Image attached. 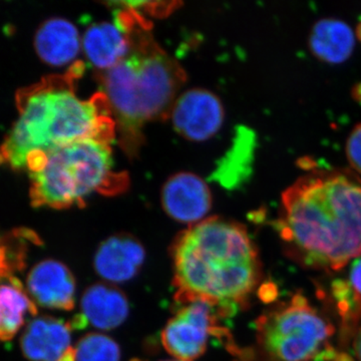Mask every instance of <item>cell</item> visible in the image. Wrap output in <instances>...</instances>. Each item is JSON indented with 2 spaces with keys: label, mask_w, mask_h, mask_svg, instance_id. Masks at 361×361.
Returning a JSON list of instances; mask_svg holds the SVG:
<instances>
[{
  "label": "cell",
  "mask_w": 361,
  "mask_h": 361,
  "mask_svg": "<svg viewBox=\"0 0 361 361\" xmlns=\"http://www.w3.org/2000/svg\"><path fill=\"white\" fill-rule=\"evenodd\" d=\"M161 206L169 217L193 226L205 220L212 208V194L201 177L190 172L169 178L161 194Z\"/></svg>",
  "instance_id": "cell-9"
},
{
  "label": "cell",
  "mask_w": 361,
  "mask_h": 361,
  "mask_svg": "<svg viewBox=\"0 0 361 361\" xmlns=\"http://www.w3.org/2000/svg\"><path fill=\"white\" fill-rule=\"evenodd\" d=\"M276 228L299 262L341 269L361 254V178L343 169H307L282 193Z\"/></svg>",
  "instance_id": "cell-1"
},
{
  "label": "cell",
  "mask_w": 361,
  "mask_h": 361,
  "mask_svg": "<svg viewBox=\"0 0 361 361\" xmlns=\"http://www.w3.org/2000/svg\"><path fill=\"white\" fill-rule=\"evenodd\" d=\"M350 286L358 298L361 299V259L353 265L351 269Z\"/></svg>",
  "instance_id": "cell-21"
},
{
  "label": "cell",
  "mask_w": 361,
  "mask_h": 361,
  "mask_svg": "<svg viewBox=\"0 0 361 361\" xmlns=\"http://www.w3.org/2000/svg\"><path fill=\"white\" fill-rule=\"evenodd\" d=\"M80 308L85 323L102 330L121 326L130 312L125 294L110 284L103 283L92 285L85 291Z\"/></svg>",
  "instance_id": "cell-16"
},
{
  "label": "cell",
  "mask_w": 361,
  "mask_h": 361,
  "mask_svg": "<svg viewBox=\"0 0 361 361\" xmlns=\"http://www.w3.org/2000/svg\"><path fill=\"white\" fill-rule=\"evenodd\" d=\"M355 33L356 37L361 42V18L360 21H358L357 26H356Z\"/></svg>",
  "instance_id": "cell-23"
},
{
  "label": "cell",
  "mask_w": 361,
  "mask_h": 361,
  "mask_svg": "<svg viewBox=\"0 0 361 361\" xmlns=\"http://www.w3.org/2000/svg\"><path fill=\"white\" fill-rule=\"evenodd\" d=\"M71 327L52 316H39L26 324L20 338V348L30 361H61L71 346Z\"/></svg>",
  "instance_id": "cell-11"
},
{
  "label": "cell",
  "mask_w": 361,
  "mask_h": 361,
  "mask_svg": "<svg viewBox=\"0 0 361 361\" xmlns=\"http://www.w3.org/2000/svg\"><path fill=\"white\" fill-rule=\"evenodd\" d=\"M146 251L139 240L129 234L114 235L97 248L94 266L97 275L111 283L130 281L141 270Z\"/></svg>",
  "instance_id": "cell-13"
},
{
  "label": "cell",
  "mask_w": 361,
  "mask_h": 361,
  "mask_svg": "<svg viewBox=\"0 0 361 361\" xmlns=\"http://www.w3.org/2000/svg\"><path fill=\"white\" fill-rule=\"evenodd\" d=\"M130 49L123 20L92 23L82 35V54L90 66L104 73L128 58Z\"/></svg>",
  "instance_id": "cell-12"
},
{
  "label": "cell",
  "mask_w": 361,
  "mask_h": 361,
  "mask_svg": "<svg viewBox=\"0 0 361 361\" xmlns=\"http://www.w3.org/2000/svg\"><path fill=\"white\" fill-rule=\"evenodd\" d=\"M177 65L161 51L130 52L104 71L103 99L127 130H137L171 110L180 85Z\"/></svg>",
  "instance_id": "cell-5"
},
{
  "label": "cell",
  "mask_w": 361,
  "mask_h": 361,
  "mask_svg": "<svg viewBox=\"0 0 361 361\" xmlns=\"http://www.w3.org/2000/svg\"><path fill=\"white\" fill-rule=\"evenodd\" d=\"M26 291L35 305L47 310L71 311L75 307V276L68 266L54 259L33 266L26 277Z\"/></svg>",
  "instance_id": "cell-10"
},
{
  "label": "cell",
  "mask_w": 361,
  "mask_h": 361,
  "mask_svg": "<svg viewBox=\"0 0 361 361\" xmlns=\"http://www.w3.org/2000/svg\"><path fill=\"white\" fill-rule=\"evenodd\" d=\"M345 156L351 171L361 176V123L349 133L345 142Z\"/></svg>",
  "instance_id": "cell-19"
},
{
  "label": "cell",
  "mask_w": 361,
  "mask_h": 361,
  "mask_svg": "<svg viewBox=\"0 0 361 361\" xmlns=\"http://www.w3.org/2000/svg\"><path fill=\"white\" fill-rule=\"evenodd\" d=\"M164 361H182V360H164Z\"/></svg>",
  "instance_id": "cell-24"
},
{
  "label": "cell",
  "mask_w": 361,
  "mask_h": 361,
  "mask_svg": "<svg viewBox=\"0 0 361 361\" xmlns=\"http://www.w3.org/2000/svg\"><path fill=\"white\" fill-rule=\"evenodd\" d=\"M356 39L355 30L345 21L323 18L311 27L307 44L313 56L322 63L341 65L353 56Z\"/></svg>",
  "instance_id": "cell-15"
},
{
  "label": "cell",
  "mask_w": 361,
  "mask_h": 361,
  "mask_svg": "<svg viewBox=\"0 0 361 361\" xmlns=\"http://www.w3.org/2000/svg\"><path fill=\"white\" fill-rule=\"evenodd\" d=\"M35 51L47 65L54 68L73 65L82 54V35L77 26L63 18L44 21L35 32Z\"/></svg>",
  "instance_id": "cell-14"
},
{
  "label": "cell",
  "mask_w": 361,
  "mask_h": 361,
  "mask_svg": "<svg viewBox=\"0 0 361 361\" xmlns=\"http://www.w3.org/2000/svg\"><path fill=\"white\" fill-rule=\"evenodd\" d=\"M353 350L358 361H361V326L355 332V336L353 338Z\"/></svg>",
  "instance_id": "cell-22"
},
{
  "label": "cell",
  "mask_w": 361,
  "mask_h": 361,
  "mask_svg": "<svg viewBox=\"0 0 361 361\" xmlns=\"http://www.w3.org/2000/svg\"><path fill=\"white\" fill-rule=\"evenodd\" d=\"M18 116L0 145V166L26 171L52 149L90 137L111 139L113 121L101 97L85 99L65 78H49L16 92Z\"/></svg>",
  "instance_id": "cell-3"
},
{
  "label": "cell",
  "mask_w": 361,
  "mask_h": 361,
  "mask_svg": "<svg viewBox=\"0 0 361 361\" xmlns=\"http://www.w3.org/2000/svg\"><path fill=\"white\" fill-rule=\"evenodd\" d=\"M32 206L66 209L80 205L113 182L110 140L90 137L59 147L26 168Z\"/></svg>",
  "instance_id": "cell-4"
},
{
  "label": "cell",
  "mask_w": 361,
  "mask_h": 361,
  "mask_svg": "<svg viewBox=\"0 0 361 361\" xmlns=\"http://www.w3.org/2000/svg\"><path fill=\"white\" fill-rule=\"evenodd\" d=\"M75 349V361H121L120 346L104 334H87Z\"/></svg>",
  "instance_id": "cell-18"
},
{
  "label": "cell",
  "mask_w": 361,
  "mask_h": 361,
  "mask_svg": "<svg viewBox=\"0 0 361 361\" xmlns=\"http://www.w3.org/2000/svg\"><path fill=\"white\" fill-rule=\"evenodd\" d=\"M197 300L185 304L161 331V344L176 360L193 361L206 351L210 334L217 330L216 311Z\"/></svg>",
  "instance_id": "cell-7"
},
{
  "label": "cell",
  "mask_w": 361,
  "mask_h": 361,
  "mask_svg": "<svg viewBox=\"0 0 361 361\" xmlns=\"http://www.w3.org/2000/svg\"><path fill=\"white\" fill-rule=\"evenodd\" d=\"M178 134L193 142H205L222 129L225 110L219 97L210 90L191 89L177 97L170 110Z\"/></svg>",
  "instance_id": "cell-8"
},
{
  "label": "cell",
  "mask_w": 361,
  "mask_h": 361,
  "mask_svg": "<svg viewBox=\"0 0 361 361\" xmlns=\"http://www.w3.org/2000/svg\"><path fill=\"white\" fill-rule=\"evenodd\" d=\"M176 299L204 301L221 315L243 304L261 278L257 249L244 226L209 218L180 233L171 248Z\"/></svg>",
  "instance_id": "cell-2"
},
{
  "label": "cell",
  "mask_w": 361,
  "mask_h": 361,
  "mask_svg": "<svg viewBox=\"0 0 361 361\" xmlns=\"http://www.w3.org/2000/svg\"><path fill=\"white\" fill-rule=\"evenodd\" d=\"M37 313V305L18 278L0 284V341H13L25 326L26 316Z\"/></svg>",
  "instance_id": "cell-17"
},
{
  "label": "cell",
  "mask_w": 361,
  "mask_h": 361,
  "mask_svg": "<svg viewBox=\"0 0 361 361\" xmlns=\"http://www.w3.org/2000/svg\"><path fill=\"white\" fill-rule=\"evenodd\" d=\"M23 266V257L13 254L6 241H0V281L13 276L14 271Z\"/></svg>",
  "instance_id": "cell-20"
},
{
  "label": "cell",
  "mask_w": 361,
  "mask_h": 361,
  "mask_svg": "<svg viewBox=\"0 0 361 361\" xmlns=\"http://www.w3.org/2000/svg\"><path fill=\"white\" fill-rule=\"evenodd\" d=\"M334 329L302 296L261 316L257 342L269 361H324L336 357L329 345Z\"/></svg>",
  "instance_id": "cell-6"
}]
</instances>
